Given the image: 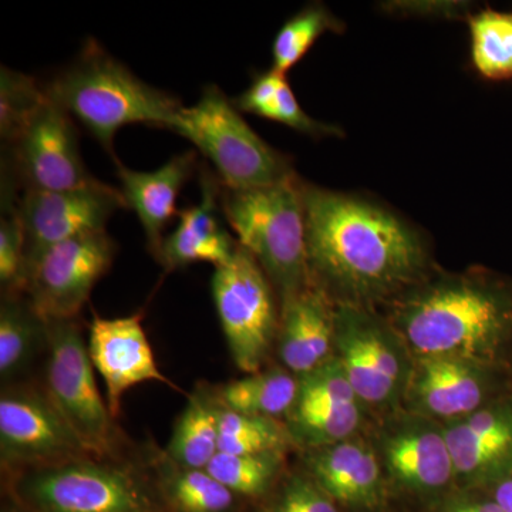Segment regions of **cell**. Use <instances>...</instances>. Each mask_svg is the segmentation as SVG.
I'll return each instance as SVG.
<instances>
[{
	"label": "cell",
	"instance_id": "cell-1",
	"mask_svg": "<svg viewBox=\"0 0 512 512\" xmlns=\"http://www.w3.org/2000/svg\"><path fill=\"white\" fill-rule=\"evenodd\" d=\"M309 276L336 306L399 298L429 268L426 242L379 202L301 181Z\"/></svg>",
	"mask_w": 512,
	"mask_h": 512
},
{
	"label": "cell",
	"instance_id": "cell-2",
	"mask_svg": "<svg viewBox=\"0 0 512 512\" xmlns=\"http://www.w3.org/2000/svg\"><path fill=\"white\" fill-rule=\"evenodd\" d=\"M394 328L420 357L484 366L512 333V292L480 275L421 279L393 306Z\"/></svg>",
	"mask_w": 512,
	"mask_h": 512
},
{
	"label": "cell",
	"instance_id": "cell-3",
	"mask_svg": "<svg viewBox=\"0 0 512 512\" xmlns=\"http://www.w3.org/2000/svg\"><path fill=\"white\" fill-rule=\"evenodd\" d=\"M47 97L76 119L113 161L114 136L130 124L167 128L183 109L177 97L138 79L96 40L84 43L72 66L45 86Z\"/></svg>",
	"mask_w": 512,
	"mask_h": 512
},
{
	"label": "cell",
	"instance_id": "cell-4",
	"mask_svg": "<svg viewBox=\"0 0 512 512\" xmlns=\"http://www.w3.org/2000/svg\"><path fill=\"white\" fill-rule=\"evenodd\" d=\"M302 178L252 190L222 188L221 212L268 276L281 303L312 285L306 248V218Z\"/></svg>",
	"mask_w": 512,
	"mask_h": 512
},
{
	"label": "cell",
	"instance_id": "cell-5",
	"mask_svg": "<svg viewBox=\"0 0 512 512\" xmlns=\"http://www.w3.org/2000/svg\"><path fill=\"white\" fill-rule=\"evenodd\" d=\"M170 131L214 165L224 190L266 187L296 174L291 157L262 140L215 84L202 90L197 103L180 110Z\"/></svg>",
	"mask_w": 512,
	"mask_h": 512
},
{
	"label": "cell",
	"instance_id": "cell-6",
	"mask_svg": "<svg viewBox=\"0 0 512 512\" xmlns=\"http://www.w3.org/2000/svg\"><path fill=\"white\" fill-rule=\"evenodd\" d=\"M271 281L247 249L238 244L228 262L215 266L212 298L235 365L261 369L278 328Z\"/></svg>",
	"mask_w": 512,
	"mask_h": 512
},
{
	"label": "cell",
	"instance_id": "cell-7",
	"mask_svg": "<svg viewBox=\"0 0 512 512\" xmlns=\"http://www.w3.org/2000/svg\"><path fill=\"white\" fill-rule=\"evenodd\" d=\"M45 325L50 349L49 399L86 451L107 453L114 417L97 389L94 366L82 332L74 319L45 320Z\"/></svg>",
	"mask_w": 512,
	"mask_h": 512
},
{
	"label": "cell",
	"instance_id": "cell-8",
	"mask_svg": "<svg viewBox=\"0 0 512 512\" xmlns=\"http://www.w3.org/2000/svg\"><path fill=\"white\" fill-rule=\"evenodd\" d=\"M116 248L107 231H97L47 249L29 269L23 289L37 315L43 320L76 318L109 271Z\"/></svg>",
	"mask_w": 512,
	"mask_h": 512
},
{
	"label": "cell",
	"instance_id": "cell-9",
	"mask_svg": "<svg viewBox=\"0 0 512 512\" xmlns=\"http://www.w3.org/2000/svg\"><path fill=\"white\" fill-rule=\"evenodd\" d=\"M6 158L25 191H69L99 183L87 170L74 121L47 97Z\"/></svg>",
	"mask_w": 512,
	"mask_h": 512
},
{
	"label": "cell",
	"instance_id": "cell-10",
	"mask_svg": "<svg viewBox=\"0 0 512 512\" xmlns=\"http://www.w3.org/2000/svg\"><path fill=\"white\" fill-rule=\"evenodd\" d=\"M39 512H146L140 488L123 471L74 460L40 468L23 481Z\"/></svg>",
	"mask_w": 512,
	"mask_h": 512
},
{
	"label": "cell",
	"instance_id": "cell-11",
	"mask_svg": "<svg viewBox=\"0 0 512 512\" xmlns=\"http://www.w3.org/2000/svg\"><path fill=\"white\" fill-rule=\"evenodd\" d=\"M120 208H127L120 188L101 181L79 190L23 192L19 211L25 227L26 276L47 249L80 235L106 231L107 222Z\"/></svg>",
	"mask_w": 512,
	"mask_h": 512
},
{
	"label": "cell",
	"instance_id": "cell-12",
	"mask_svg": "<svg viewBox=\"0 0 512 512\" xmlns=\"http://www.w3.org/2000/svg\"><path fill=\"white\" fill-rule=\"evenodd\" d=\"M335 346L360 402L383 404L396 396L403 377L402 357L392 333L365 308L336 306Z\"/></svg>",
	"mask_w": 512,
	"mask_h": 512
},
{
	"label": "cell",
	"instance_id": "cell-13",
	"mask_svg": "<svg viewBox=\"0 0 512 512\" xmlns=\"http://www.w3.org/2000/svg\"><path fill=\"white\" fill-rule=\"evenodd\" d=\"M0 451L13 464L69 461L86 448L49 396L8 392L0 399Z\"/></svg>",
	"mask_w": 512,
	"mask_h": 512
},
{
	"label": "cell",
	"instance_id": "cell-14",
	"mask_svg": "<svg viewBox=\"0 0 512 512\" xmlns=\"http://www.w3.org/2000/svg\"><path fill=\"white\" fill-rule=\"evenodd\" d=\"M143 316L104 319L94 315L89 333V356L103 379L111 416L120 413L128 390L146 382L173 386L161 372L141 323Z\"/></svg>",
	"mask_w": 512,
	"mask_h": 512
},
{
	"label": "cell",
	"instance_id": "cell-15",
	"mask_svg": "<svg viewBox=\"0 0 512 512\" xmlns=\"http://www.w3.org/2000/svg\"><path fill=\"white\" fill-rule=\"evenodd\" d=\"M454 474L467 483L512 476V403L481 407L444 429Z\"/></svg>",
	"mask_w": 512,
	"mask_h": 512
},
{
	"label": "cell",
	"instance_id": "cell-16",
	"mask_svg": "<svg viewBox=\"0 0 512 512\" xmlns=\"http://www.w3.org/2000/svg\"><path fill=\"white\" fill-rule=\"evenodd\" d=\"M201 202L178 212V227L164 237L158 261L165 269L184 268L194 262L220 266L237 251L238 241L220 220L222 185L217 175L202 168Z\"/></svg>",
	"mask_w": 512,
	"mask_h": 512
},
{
	"label": "cell",
	"instance_id": "cell-17",
	"mask_svg": "<svg viewBox=\"0 0 512 512\" xmlns=\"http://www.w3.org/2000/svg\"><path fill=\"white\" fill-rule=\"evenodd\" d=\"M114 164L127 208L137 215L148 248L157 258L164 241V229L180 212L178 195L197 168V154L195 151L177 154L154 171L131 170L121 164L119 158Z\"/></svg>",
	"mask_w": 512,
	"mask_h": 512
},
{
	"label": "cell",
	"instance_id": "cell-18",
	"mask_svg": "<svg viewBox=\"0 0 512 512\" xmlns=\"http://www.w3.org/2000/svg\"><path fill=\"white\" fill-rule=\"evenodd\" d=\"M281 306L282 362L293 375H306L332 357L336 305L311 285Z\"/></svg>",
	"mask_w": 512,
	"mask_h": 512
},
{
	"label": "cell",
	"instance_id": "cell-19",
	"mask_svg": "<svg viewBox=\"0 0 512 512\" xmlns=\"http://www.w3.org/2000/svg\"><path fill=\"white\" fill-rule=\"evenodd\" d=\"M308 466L313 481L332 500L356 507H375L382 500L379 460L365 444L345 440L313 448Z\"/></svg>",
	"mask_w": 512,
	"mask_h": 512
},
{
	"label": "cell",
	"instance_id": "cell-20",
	"mask_svg": "<svg viewBox=\"0 0 512 512\" xmlns=\"http://www.w3.org/2000/svg\"><path fill=\"white\" fill-rule=\"evenodd\" d=\"M485 396L483 366L450 357H421L413 397L423 412L458 420L481 409Z\"/></svg>",
	"mask_w": 512,
	"mask_h": 512
},
{
	"label": "cell",
	"instance_id": "cell-21",
	"mask_svg": "<svg viewBox=\"0 0 512 512\" xmlns=\"http://www.w3.org/2000/svg\"><path fill=\"white\" fill-rule=\"evenodd\" d=\"M384 457L390 474L414 491L441 490L456 477L444 430L429 424H413L394 433L384 444Z\"/></svg>",
	"mask_w": 512,
	"mask_h": 512
},
{
	"label": "cell",
	"instance_id": "cell-22",
	"mask_svg": "<svg viewBox=\"0 0 512 512\" xmlns=\"http://www.w3.org/2000/svg\"><path fill=\"white\" fill-rule=\"evenodd\" d=\"M232 103L241 113L254 114L262 119L276 121L316 140L326 137H345V131L342 128L309 116L296 99L286 76L274 70L256 73L251 86L232 99Z\"/></svg>",
	"mask_w": 512,
	"mask_h": 512
},
{
	"label": "cell",
	"instance_id": "cell-23",
	"mask_svg": "<svg viewBox=\"0 0 512 512\" xmlns=\"http://www.w3.org/2000/svg\"><path fill=\"white\" fill-rule=\"evenodd\" d=\"M298 393V377L282 369L234 380L222 387L221 406L249 416L274 419L291 410Z\"/></svg>",
	"mask_w": 512,
	"mask_h": 512
},
{
	"label": "cell",
	"instance_id": "cell-24",
	"mask_svg": "<svg viewBox=\"0 0 512 512\" xmlns=\"http://www.w3.org/2000/svg\"><path fill=\"white\" fill-rule=\"evenodd\" d=\"M218 410L207 399L197 394L175 426L167 453L171 460L183 470H205L212 458L220 453V430Z\"/></svg>",
	"mask_w": 512,
	"mask_h": 512
},
{
	"label": "cell",
	"instance_id": "cell-25",
	"mask_svg": "<svg viewBox=\"0 0 512 512\" xmlns=\"http://www.w3.org/2000/svg\"><path fill=\"white\" fill-rule=\"evenodd\" d=\"M471 63L488 82L512 79V13L483 9L468 15Z\"/></svg>",
	"mask_w": 512,
	"mask_h": 512
},
{
	"label": "cell",
	"instance_id": "cell-26",
	"mask_svg": "<svg viewBox=\"0 0 512 512\" xmlns=\"http://www.w3.org/2000/svg\"><path fill=\"white\" fill-rule=\"evenodd\" d=\"M40 338H46L45 320L18 293H8L0 308V376L18 375L32 359Z\"/></svg>",
	"mask_w": 512,
	"mask_h": 512
},
{
	"label": "cell",
	"instance_id": "cell-27",
	"mask_svg": "<svg viewBox=\"0 0 512 512\" xmlns=\"http://www.w3.org/2000/svg\"><path fill=\"white\" fill-rule=\"evenodd\" d=\"M346 26L330 12L328 6L312 2L299 10L285 25L279 29L272 45L271 70L279 74H288L309 50L315 46L320 37L326 33L345 32Z\"/></svg>",
	"mask_w": 512,
	"mask_h": 512
},
{
	"label": "cell",
	"instance_id": "cell-28",
	"mask_svg": "<svg viewBox=\"0 0 512 512\" xmlns=\"http://www.w3.org/2000/svg\"><path fill=\"white\" fill-rule=\"evenodd\" d=\"M18 183L2 161L0 212V284L8 293L23 292L26 281V237L19 211Z\"/></svg>",
	"mask_w": 512,
	"mask_h": 512
},
{
	"label": "cell",
	"instance_id": "cell-29",
	"mask_svg": "<svg viewBox=\"0 0 512 512\" xmlns=\"http://www.w3.org/2000/svg\"><path fill=\"white\" fill-rule=\"evenodd\" d=\"M359 406L360 403L291 409L286 413L289 436L312 450L348 440L362 420Z\"/></svg>",
	"mask_w": 512,
	"mask_h": 512
},
{
	"label": "cell",
	"instance_id": "cell-30",
	"mask_svg": "<svg viewBox=\"0 0 512 512\" xmlns=\"http://www.w3.org/2000/svg\"><path fill=\"white\" fill-rule=\"evenodd\" d=\"M221 453L241 456L278 454L286 443V434L274 419L249 416L221 406L218 410Z\"/></svg>",
	"mask_w": 512,
	"mask_h": 512
},
{
	"label": "cell",
	"instance_id": "cell-31",
	"mask_svg": "<svg viewBox=\"0 0 512 512\" xmlns=\"http://www.w3.org/2000/svg\"><path fill=\"white\" fill-rule=\"evenodd\" d=\"M46 101L45 86L33 77L0 67V137L6 147L18 140Z\"/></svg>",
	"mask_w": 512,
	"mask_h": 512
},
{
	"label": "cell",
	"instance_id": "cell-32",
	"mask_svg": "<svg viewBox=\"0 0 512 512\" xmlns=\"http://www.w3.org/2000/svg\"><path fill=\"white\" fill-rule=\"evenodd\" d=\"M278 454L241 456L218 453L205 471L232 493L256 495L264 493L275 477Z\"/></svg>",
	"mask_w": 512,
	"mask_h": 512
},
{
	"label": "cell",
	"instance_id": "cell-33",
	"mask_svg": "<svg viewBox=\"0 0 512 512\" xmlns=\"http://www.w3.org/2000/svg\"><path fill=\"white\" fill-rule=\"evenodd\" d=\"M168 497L181 512H225L234 493L205 470H183L168 483Z\"/></svg>",
	"mask_w": 512,
	"mask_h": 512
},
{
	"label": "cell",
	"instance_id": "cell-34",
	"mask_svg": "<svg viewBox=\"0 0 512 512\" xmlns=\"http://www.w3.org/2000/svg\"><path fill=\"white\" fill-rule=\"evenodd\" d=\"M271 512H338L332 498L315 481L293 478Z\"/></svg>",
	"mask_w": 512,
	"mask_h": 512
},
{
	"label": "cell",
	"instance_id": "cell-35",
	"mask_svg": "<svg viewBox=\"0 0 512 512\" xmlns=\"http://www.w3.org/2000/svg\"><path fill=\"white\" fill-rule=\"evenodd\" d=\"M446 512H504L495 501H468L448 508Z\"/></svg>",
	"mask_w": 512,
	"mask_h": 512
},
{
	"label": "cell",
	"instance_id": "cell-36",
	"mask_svg": "<svg viewBox=\"0 0 512 512\" xmlns=\"http://www.w3.org/2000/svg\"><path fill=\"white\" fill-rule=\"evenodd\" d=\"M494 501L504 512H512V476L498 483L495 488Z\"/></svg>",
	"mask_w": 512,
	"mask_h": 512
}]
</instances>
